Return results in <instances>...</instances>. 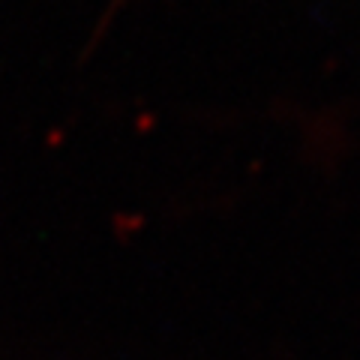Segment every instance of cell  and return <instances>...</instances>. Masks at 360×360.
I'll return each instance as SVG.
<instances>
[]
</instances>
